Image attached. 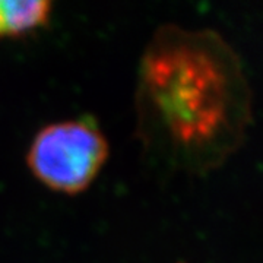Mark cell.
Returning a JSON list of instances; mask_svg holds the SVG:
<instances>
[{
  "mask_svg": "<svg viewBox=\"0 0 263 263\" xmlns=\"http://www.w3.org/2000/svg\"><path fill=\"white\" fill-rule=\"evenodd\" d=\"M108 154V141L94 122L69 119L50 123L35 133L27 152V165L44 187L75 196L100 176Z\"/></svg>",
  "mask_w": 263,
  "mask_h": 263,
  "instance_id": "obj_2",
  "label": "cell"
},
{
  "mask_svg": "<svg viewBox=\"0 0 263 263\" xmlns=\"http://www.w3.org/2000/svg\"><path fill=\"white\" fill-rule=\"evenodd\" d=\"M135 116L142 149L161 167L187 176L221 168L253 120L241 59L214 29L161 25L138 65Z\"/></svg>",
  "mask_w": 263,
  "mask_h": 263,
  "instance_id": "obj_1",
  "label": "cell"
},
{
  "mask_svg": "<svg viewBox=\"0 0 263 263\" xmlns=\"http://www.w3.org/2000/svg\"><path fill=\"white\" fill-rule=\"evenodd\" d=\"M51 9L47 0H0V40L28 35L44 27Z\"/></svg>",
  "mask_w": 263,
  "mask_h": 263,
  "instance_id": "obj_3",
  "label": "cell"
}]
</instances>
